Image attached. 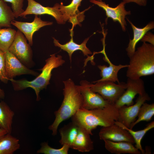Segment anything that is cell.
<instances>
[{
  "instance_id": "9c48e42d",
  "label": "cell",
  "mask_w": 154,
  "mask_h": 154,
  "mask_svg": "<svg viewBox=\"0 0 154 154\" xmlns=\"http://www.w3.org/2000/svg\"><path fill=\"white\" fill-rule=\"evenodd\" d=\"M126 83L125 90L114 104L118 109L123 106L133 105V99L136 95H142L146 92L144 82L141 78L136 79L127 78Z\"/></svg>"
},
{
  "instance_id": "d6a6232c",
  "label": "cell",
  "mask_w": 154,
  "mask_h": 154,
  "mask_svg": "<svg viewBox=\"0 0 154 154\" xmlns=\"http://www.w3.org/2000/svg\"><path fill=\"white\" fill-rule=\"evenodd\" d=\"M7 133V132L5 130L0 129V138Z\"/></svg>"
},
{
  "instance_id": "30bf717a",
  "label": "cell",
  "mask_w": 154,
  "mask_h": 154,
  "mask_svg": "<svg viewBox=\"0 0 154 154\" xmlns=\"http://www.w3.org/2000/svg\"><path fill=\"white\" fill-rule=\"evenodd\" d=\"M151 98L146 92L139 95L134 104L127 106H123L118 108L117 121L129 128L130 125L136 120L140 108L142 105Z\"/></svg>"
},
{
  "instance_id": "7c38bea8",
  "label": "cell",
  "mask_w": 154,
  "mask_h": 154,
  "mask_svg": "<svg viewBox=\"0 0 154 154\" xmlns=\"http://www.w3.org/2000/svg\"><path fill=\"white\" fill-rule=\"evenodd\" d=\"M90 2L102 8L105 12L107 20L108 18H111L114 22H118L120 25L123 31H125L127 23L125 20L126 16L131 14V11H127L125 9V3L123 1L117 6L112 7L102 1L90 0Z\"/></svg>"
},
{
  "instance_id": "277c9868",
  "label": "cell",
  "mask_w": 154,
  "mask_h": 154,
  "mask_svg": "<svg viewBox=\"0 0 154 154\" xmlns=\"http://www.w3.org/2000/svg\"><path fill=\"white\" fill-rule=\"evenodd\" d=\"M46 64L40 69L41 73L32 81H29L25 79L15 80L10 79L14 89L18 91L31 88L33 89L37 96V100H40L39 93L44 89H46L50 84V80L52 76L53 70L62 66L65 62L60 55L56 56L55 54H51L46 59Z\"/></svg>"
},
{
  "instance_id": "83f0119b",
  "label": "cell",
  "mask_w": 154,
  "mask_h": 154,
  "mask_svg": "<svg viewBox=\"0 0 154 154\" xmlns=\"http://www.w3.org/2000/svg\"><path fill=\"white\" fill-rule=\"evenodd\" d=\"M40 149L37 151V153L44 154H67L70 146L66 144L62 145L61 148L55 149L50 147L47 142H44L41 145Z\"/></svg>"
},
{
  "instance_id": "5bb4252c",
  "label": "cell",
  "mask_w": 154,
  "mask_h": 154,
  "mask_svg": "<svg viewBox=\"0 0 154 154\" xmlns=\"http://www.w3.org/2000/svg\"><path fill=\"white\" fill-rule=\"evenodd\" d=\"M52 22L42 20L38 15H35L33 21L31 22L19 21L15 20L11 23L24 35L31 46L33 45V36L34 33L41 28L52 25Z\"/></svg>"
},
{
  "instance_id": "4fadbf2b",
  "label": "cell",
  "mask_w": 154,
  "mask_h": 154,
  "mask_svg": "<svg viewBox=\"0 0 154 154\" xmlns=\"http://www.w3.org/2000/svg\"><path fill=\"white\" fill-rule=\"evenodd\" d=\"M99 136L100 140H106L114 142L126 141L135 143L130 134L115 123L110 125L103 127L100 129Z\"/></svg>"
},
{
  "instance_id": "d6986e66",
  "label": "cell",
  "mask_w": 154,
  "mask_h": 154,
  "mask_svg": "<svg viewBox=\"0 0 154 154\" xmlns=\"http://www.w3.org/2000/svg\"><path fill=\"white\" fill-rule=\"evenodd\" d=\"M104 141L106 149L112 153L141 154V151L131 143L126 141L114 142L107 140Z\"/></svg>"
},
{
  "instance_id": "ac0fdd59",
  "label": "cell",
  "mask_w": 154,
  "mask_h": 154,
  "mask_svg": "<svg viewBox=\"0 0 154 154\" xmlns=\"http://www.w3.org/2000/svg\"><path fill=\"white\" fill-rule=\"evenodd\" d=\"M90 135L85 129L79 126L77 135L70 148L82 152H89L93 150L94 143Z\"/></svg>"
},
{
  "instance_id": "8992f818",
  "label": "cell",
  "mask_w": 154,
  "mask_h": 154,
  "mask_svg": "<svg viewBox=\"0 0 154 154\" xmlns=\"http://www.w3.org/2000/svg\"><path fill=\"white\" fill-rule=\"evenodd\" d=\"M27 40L23 34L18 30L8 50L22 64L30 68L33 66L34 63L33 60L32 50Z\"/></svg>"
},
{
  "instance_id": "9a60e30c",
  "label": "cell",
  "mask_w": 154,
  "mask_h": 154,
  "mask_svg": "<svg viewBox=\"0 0 154 154\" xmlns=\"http://www.w3.org/2000/svg\"><path fill=\"white\" fill-rule=\"evenodd\" d=\"M82 0H72L71 3L68 5L65 6L62 3L60 4V9L62 13L63 19L66 22L67 21L72 25L73 29L76 25H80L84 19V12L88 9L90 7L80 12L78 10V7L80 5Z\"/></svg>"
},
{
  "instance_id": "e575fe53",
  "label": "cell",
  "mask_w": 154,
  "mask_h": 154,
  "mask_svg": "<svg viewBox=\"0 0 154 154\" xmlns=\"http://www.w3.org/2000/svg\"><path fill=\"white\" fill-rule=\"evenodd\" d=\"M96 0L98 1H102V0Z\"/></svg>"
},
{
  "instance_id": "4316f807",
  "label": "cell",
  "mask_w": 154,
  "mask_h": 154,
  "mask_svg": "<svg viewBox=\"0 0 154 154\" xmlns=\"http://www.w3.org/2000/svg\"><path fill=\"white\" fill-rule=\"evenodd\" d=\"M154 115V104H148L144 102L141 107L138 115V119L130 125L129 128L133 127L140 121H150Z\"/></svg>"
},
{
  "instance_id": "e0dca14e",
  "label": "cell",
  "mask_w": 154,
  "mask_h": 154,
  "mask_svg": "<svg viewBox=\"0 0 154 154\" xmlns=\"http://www.w3.org/2000/svg\"><path fill=\"white\" fill-rule=\"evenodd\" d=\"M71 39L70 41L66 43L62 44H60L58 41L54 38H53V43L54 46L60 48L66 52L68 54L70 63L72 61V56L73 53L77 50L82 51L84 56H88L89 54H92V52L87 47L86 44L89 37L86 38L80 44H78L74 41L73 39V31L72 29H70Z\"/></svg>"
},
{
  "instance_id": "ba28073f",
  "label": "cell",
  "mask_w": 154,
  "mask_h": 154,
  "mask_svg": "<svg viewBox=\"0 0 154 154\" xmlns=\"http://www.w3.org/2000/svg\"><path fill=\"white\" fill-rule=\"evenodd\" d=\"M27 6L20 17L25 18L29 15H51L56 20L58 23L64 24L62 15L60 9V4L56 3L53 7H44L34 0H27Z\"/></svg>"
},
{
  "instance_id": "7402d4cb",
  "label": "cell",
  "mask_w": 154,
  "mask_h": 154,
  "mask_svg": "<svg viewBox=\"0 0 154 154\" xmlns=\"http://www.w3.org/2000/svg\"><path fill=\"white\" fill-rule=\"evenodd\" d=\"M14 113L3 101H0V129L11 134Z\"/></svg>"
},
{
  "instance_id": "2e32d148",
  "label": "cell",
  "mask_w": 154,
  "mask_h": 154,
  "mask_svg": "<svg viewBox=\"0 0 154 154\" xmlns=\"http://www.w3.org/2000/svg\"><path fill=\"white\" fill-rule=\"evenodd\" d=\"M103 45V50L101 52H96V53H101L104 54V59L108 63L109 65V66L104 65L98 66V68L100 70V76L101 78L92 82L94 83L97 82L107 81H112L115 83L117 82L118 83H119L120 82L118 77V73L120 69L123 68H127L128 64H119L116 65L113 64L109 59L105 52V44Z\"/></svg>"
},
{
  "instance_id": "6da1fadb",
  "label": "cell",
  "mask_w": 154,
  "mask_h": 154,
  "mask_svg": "<svg viewBox=\"0 0 154 154\" xmlns=\"http://www.w3.org/2000/svg\"><path fill=\"white\" fill-rule=\"evenodd\" d=\"M118 109L110 104L103 108L79 109L72 117V121L85 129L91 135L98 126L106 127L115 123L118 117Z\"/></svg>"
},
{
  "instance_id": "1f68e13d",
  "label": "cell",
  "mask_w": 154,
  "mask_h": 154,
  "mask_svg": "<svg viewBox=\"0 0 154 154\" xmlns=\"http://www.w3.org/2000/svg\"><path fill=\"white\" fill-rule=\"evenodd\" d=\"M125 4L130 2H134L140 6H145L147 0H122Z\"/></svg>"
},
{
  "instance_id": "4dcf8cb0",
  "label": "cell",
  "mask_w": 154,
  "mask_h": 154,
  "mask_svg": "<svg viewBox=\"0 0 154 154\" xmlns=\"http://www.w3.org/2000/svg\"><path fill=\"white\" fill-rule=\"evenodd\" d=\"M140 40L143 42H149L150 44L154 45V35L150 32H147Z\"/></svg>"
},
{
  "instance_id": "836d02e7",
  "label": "cell",
  "mask_w": 154,
  "mask_h": 154,
  "mask_svg": "<svg viewBox=\"0 0 154 154\" xmlns=\"http://www.w3.org/2000/svg\"><path fill=\"white\" fill-rule=\"evenodd\" d=\"M5 93L4 90L0 88V99H4Z\"/></svg>"
},
{
  "instance_id": "5b68a950",
  "label": "cell",
  "mask_w": 154,
  "mask_h": 154,
  "mask_svg": "<svg viewBox=\"0 0 154 154\" xmlns=\"http://www.w3.org/2000/svg\"><path fill=\"white\" fill-rule=\"evenodd\" d=\"M90 83V89L100 95L105 100L114 104L122 95L126 88V83L120 82L117 84L110 81H101Z\"/></svg>"
},
{
  "instance_id": "f546056e",
  "label": "cell",
  "mask_w": 154,
  "mask_h": 154,
  "mask_svg": "<svg viewBox=\"0 0 154 154\" xmlns=\"http://www.w3.org/2000/svg\"><path fill=\"white\" fill-rule=\"evenodd\" d=\"M5 52L0 50V80L6 84L9 80L5 74Z\"/></svg>"
},
{
  "instance_id": "d4e9b609",
  "label": "cell",
  "mask_w": 154,
  "mask_h": 154,
  "mask_svg": "<svg viewBox=\"0 0 154 154\" xmlns=\"http://www.w3.org/2000/svg\"><path fill=\"white\" fill-rule=\"evenodd\" d=\"M15 18L12 9L3 0H0V28L11 27Z\"/></svg>"
},
{
  "instance_id": "7a4b0ae2",
  "label": "cell",
  "mask_w": 154,
  "mask_h": 154,
  "mask_svg": "<svg viewBox=\"0 0 154 154\" xmlns=\"http://www.w3.org/2000/svg\"><path fill=\"white\" fill-rule=\"evenodd\" d=\"M64 99L59 108L54 112L55 119L48 129L53 135H57L59 125L63 121L71 117L82 108V98L78 85L71 79L64 81Z\"/></svg>"
},
{
  "instance_id": "8fae6325",
  "label": "cell",
  "mask_w": 154,
  "mask_h": 154,
  "mask_svg": "<svg viewBox=\"0 0 154 154\" xmlns=\"http://www.w3.org/2000/svg\"><path fill=\"white\" fill-rule=\"evenodd\" d=\"M5 71L7 78L9 80L17 76L31 75L37 76L39 73L26 67L9 50L5 52Z\"/></svg>"
},
{
  "instance_id": "44dd1931",
  "label": "cell",
  "mask_w": 154,
  "mask_h": 154,
  "mask_svg": "<svg viewBox=\"0 0 154 154\" xmlns=\"http://www.w3.org/2000/svg\"><path fill=\"white\" fill-rule=\"evenodd\" d=\"M79 129V126L72 121L60 128V143L62 145H67L70 148L77 136Z\"/></svg>"
},
{
  "instance_id": "603a6c76",
  "label": "cell",
  "mask_w": 154,
  "mask_h": 154,
  "mask_svg": "<svg viewBox=\"0 0 154 154\" xmlns=\"http://www.w3.org/2000/svg\"><path fill=\"white\" fill-rule=\"evenodd\" d=\"M7 133L0 138V154H13L20 148L18 139Z\"/></svg>"
},
{
  "instance_id": "3957f363",
  "label": "cell",
  "mask_w": 154,
  "mask_h": 154,
  "mask_svg": "<svg viewBox=\"0 0 154 154\" xmlns=\"http://www.w3.org/2000/svg\"><path fill=\"white\" fill-rule=\"evenodd\" d=\"M129 58L127 78L136 79L154 74V45L143 42Z\"/></svg>"
},
{
  "instance_id": "cb8c5ba5",
  "label": "cell",
  "mask_w": 154,
  "mask_h": 154,
  "mask_svg": "<svg viewBox=\"0 0 154 154\" xmlns=\"http://www.w3.org/2000/svg\"><path fill=\"white\" fill-rule=\"evenodd\" d=\"M115 123L127 130L133 137L135 143V147L141 151V154H145V151L142 147L141 142L143 137L147 132L154 128V121H152L148 124L144 129L137 131H133L132 129L125 127L117 121H116Z\"/></svg>"
},
{
  "instance_id": "ffe728a7",
  "label": "cell",
  "mask_w": 154,
  "mask_h": 154,
  "mask_svg": "<svg viewBox=\"0 0 154 154\" xmlns=\"http://www.w3.org/2000/svg\"><path fill=\"white\" fill-rule=\"evenodd\" d=\"M126 19L130 24L133 33V38L130 39L128 46L126 49L127 54L129 58L135 52L136 46L138 42L148 31L154 29V22L153 21L150 22L143 28H139L135 26L127 18Z\"/></svg>"
},
{
  "instance_id": "f1b7e54d",
  "label": "cell",
  "mask_w": 154,
  "mask_h": 154,
  "mask_svg": "<svg viewBox=\"0 0 154 154\" xmlns=\"http://www.w3.org/2000/svg\"><path fill=\"white\" fill-rule=\"evenodd\" d=\"M5 2H9L11 5V9L15 18L20 17L24 11L23 9L24 0H3Z\"/></svg>"
},
{
  "instance_id": "484cf974",
  "label": "cell",
  "mask_w": 154,
  "mask_h": 154,
  "mask_svg": "<svg viewBox=\"0 0 154 154\" xmlns=\"http://www.w3.org/2000/svg\"><path fill=\"white\" fill-rule=\"evenodd\" d=\"M17 31L11 27L0 28V50L6 52L13 43Z\"/></svg>"
},
{
  "instance_id": "52a82bcc",
  "label": "cell",
  "mask_w": 154,
  "mask_h": 154,
  "mask_svg": "<svg viewBox=\"0 0 154 154\" xmlns=\"http://www.w3.org/2000/svg\"><path fill=\"white\" fill-rule=\"evenodd\" d=\"M90 83L86 80H82L80 85H78L82 98V108L87 110L102 108L111 104L99 94L92 91L90 87Z\"/></svg>"
}]
</instances>
